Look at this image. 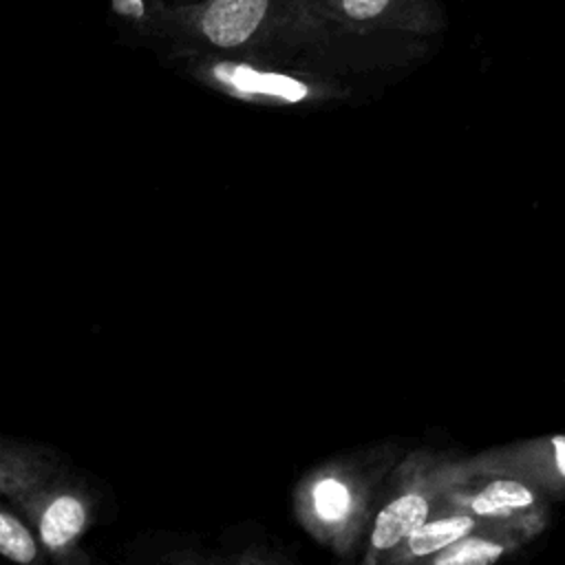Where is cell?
Here are the masks:
<instances>
[{
  "label": "cell",
  "instance_id": "52a82bcc",
  "mask_svg": "<svg viewBox=\"0 0 565 565\" xmlns=\"http://www.w3.org/2000/svg\"><path fill=\"white\" fill-rule=\"evenodd\" d=\"M503 547L499 543H490L483 539H466V541H455V547L448 550L446 554L437 556L439 565H463V563H492L499 558Z\"/></svg>",
  "mask_w": 565,
  "mask_h": 565
},
{
  "label": "cell",
  "instance_id": "8fae6325",
  "mask_svg": "<svg viewBox=\"0 0 565 565\" xmlns=\"http://www.w3.org/2000/svg\"><path fill=\"white\" fill-rule=\"evenodd\" d=\"M470 505H472V510L477 512V514H483V516H508L512 510H508V508H501V505H497L494 501H490L488 497H483V494H477L472 501H470Z\"/></svg>",
  "mask_w": 565,
  "mask_h": 565
},
{
  "label": "cell",
  "instance_id": "277c9868",
  "mask_svg": "<svg viewBox=\"0 0 565 565\" xmlns=\"http://www.w3.org/2000/svg\"><path fill=\"white\" fill-rule=\"evenodd\" d=\"M84 508L77 499L73 497H60L55 499L44 516H42V523H40V534H42V541L49 545V547H62L66 545L73 536L79 534L82 525H84Z\"/></svg>",
  "mask_w": 565,
  "mask_h": 565
},
{
  "label": "cell",
  "instance_id": "7c38bea8",
  "mask_svg": "<svg viewBox=\"0 0 565 565\" xmlns=\"http://www.w3.org/2000/svg\"><path fill=\"white\" fill-rule=\"evenodd\" d=\"M552 444V450H554V461H556V468L561 472V477H565V435H556L550 439Z\"/></svg>",
  "mask_w": 565,
  "mask_h": 565
},
{
  "label": "cell",
  "instance_id": "30bf717a",
  "mask_svg": "<svg viewBox=\"0 0 565 565\" xmlns=\"http://www.w3.org/2000/svg\"><path fill=\"white\" fill-rule=\"evenodd\" d=\"M388 0H344V11L355 20H366L377 15Z\"/></svg>",
  "mask_w": 565,
  "mask_h": 565
},
{
  "label": "cell",
  "instance_id": "ba28073f",
  "mask_svg": "<svg viewBox=\"0 0 565 565\" xmlns=\"http://www.w3.org/2000/svg\"><path fill=\"white\" fill-rule=\"evenodd\" d=\"M313 503L324 521H340L351 508V497L340 481L322 479L313 490Z\"/></svg>",
  "mask_w": 565,
  "mask_h": 565
},
{
  "label": "cell",
  "instance_id": "7a4b0ae2",
  "mask_svg": "<svg viewBox=\"0 0 565 565\" xmlns=\"http://www.w3.org/2000/svg\"><path fill=\"white\" fill-rule=\"evenodd\" d=\"M426 514H428V505L424 497L404 494L395 499L380 512L375 521L373 545L380 550L393 547L397 541H402L404 536H411L417 527H422Z\"/></svg>",
  "mask_w": 565,
  "mask_h": 565
},
{
  "label": "cell",
  "instance_id": "9c48e42d",
  "mask_svg": "<svg viewBox=\"0 0 565 565\" xmlns=\"http://www.w3.org/2000/svg\"><path fill=\"white\" fill-rule=\"evenodd\" d=\"M481 494L508 510H521V508H530L534 503V494L523 483L512 481V479H497V481L488 483Z\"/></svg>",
  "mask_w": 565,
  "mask_h": 565
},
{
  "label": "cell",
  "instance_id": "4fadbf2b",
  "mask_svg": "<svg viewBox=\"0 0 565 565\" xmlns=\"http://www.w3.org/2000/svg\"><path fill=\"white\" fill-rule=\"evenodd\" d=\"M115 11L124 13V15H135L139 18L143 13V2L141 0H113Z\"/></svg>",
  "mask_w": 565,
  "mask_h": 565
},
{
  "label": "cell",
  "instance_id": "5b68a950",
  "mask_svg": "<svg viewBox=\"0 0 565 565\" xmlns=\"http://www.w3.org/2000/svg\"><path fill=\"white\" fill-rule=\"evenodd\" d=\"M470 527H472V519L468 516H450L435 523H426L411 534V552L417 556H424L441 547H448L461 536H466Z\"/></svg>",
  "mask_w": 565,
  "mask_h": 565
},
{
  "label": "cell",
  "instance_id": "3957f363",
  "mask_svg": "<svg viewBox=\"0 0 565 565\" xmlns=\"http://www.w3.org/2000/svg\"><path fill=\"white\" fill-rule=\"evenodd\" d=\"M216 77L236 86L243 93H265L276 95L287 102H300L307 95V86L278 73H258L249 66H230L221 64L214 68Z\"/></svg>",
  "mask_w": 565,
  "mask_h": 565
},
{
  "label": "cell",
  "instance_id": "6da1fadb",
  "mask_svg": "<svg viewBox=\"0 0 565 565\" xmlns=\"http://www.w3.org/2000/svg\"><path fill=\"white\" fill-rule=\"evenodd\" d=\"M267 0H214L203 15V33L218 46L243 44L265 18Z\"/></svg>",
  "mask_w": 565,
  "mask_h": 565
},
{
  "label": "cell",
  "instance_id": "8992f818",
  "mask_svg": "<svg viewBox=\"0 0 565 565\" xmlns=\"http://www.w3.org/2000/svg\"><path fill=\"white\" fill-rule=\"evenodd\" d=\"M0 550L4 556L18 563H31L35 558V543L29 532L7 512L0 514Z\"/></svg>",
  "mask_w": 565,
  "mask_h": 565
}]
</instances>
